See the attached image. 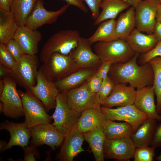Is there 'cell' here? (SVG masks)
<instances>
[{
	"instance_id": "obj_32",
	"label": "cell",
	"mask_w": 161,
	"mask_h": 161,
	"mask_svg": "<svg viewBox=\"0 0 161 161\" xmlns=\"http://www.w3.org/2000/svg\"><path fill=\"white\" fill-rule=\"evenodd\" d=\"M116 22L115 19H110L100 23L94 34L87 38L90 44L117 39L115 33Z\"/></svg>"
},
{
	"instance_id": "obj_1",
	"label": "cell",
	"mask_w": 161,
	"mask_h": 161,
	"mask_svg": "<svg viewBox=\"0 0 161 161\" xmlns=\"http://www.w3.org/2000/svg\"><path fill=\"white\" fill-rule=\"evenodd\" d=\"M140 54L124 63L112 64L108 76L114 84H129L137 89L152 85L154 76L153 69L148 63L139 65L137 59Z\"/></svg>"
},
{
	"instance_id": "obj_29",
	"label": "cell",
	"mask_w": 161,
	"mask_h": 161,
	"mask_svg": "<svg viewBox=\"0 0 161 161\" xmlns=\"http://www.w3.org/2000/svg\"><path fill=\"white\" fill-rule=\"evenodd\" d=\"M18 27L10 11L0 9V43L4 44L13 38Z\"/></svg>"
},
{
	"instance_id": "obj_34",
	"label": "cell",
	"mask_w": 161,
	"mask_h": 161,
	"mask_svg": "<svg viewBox=\"0 0 161 161\" xmlns=\"http://www.w3.org/2000/svg\"><path fill=\"white\" fill-rule=\"evenodd\" d=\"M155 149L150 146L136 148L133 158L134 161H153Z\"/></svg>"
},
{
	"instance_id": "obj_39",
	"label": "cell",
	"mask_w": 161,
	"mask_h": 161,
	"mask_svg": "<svg viewBox=\"0 0 161 161\" xmlns=\"http://www.w3.org/2000/svg\"><path fill=\"white\" fill-rule=\"evenodd\" d=\"M37 147L31 144L22 148L24 154V161H36L40 157L39 150Z\"/></svg>"
},
{
	"instance_id": "obj_46",
	"label": "cell",
	"mask_w": 161,
	"mask_h": 161,
	"mask_svg": "<svg viewBox=\"0 0 161 161\" xmlns=\"http://www.w3.org/2000/svg\"><path fill=\"white\" fill-rule=\"evenodd\" d=\"M13 0H0V9L10 11Z\"/></svg>"
},
{
	"instance_id": "obj_5",
	"label": "cell",
	"mask_w": 161,
	"mask_h": 161,
	"mask_svg": "<svg viewBox=\"0 0 161 161\" xmlns=\"http://www.w3.org/2000/svg\"><path fill=\"white\" fill-rule=\"evenodd\" d=\"M21 99L24 116V123L29 129L39 125L50 123L52 119L47 112L44 105L30 91L18 90Z\"/></svg>"
},
{
	"instance_id": "obj_27",
	"label": "cell",
	"mask_w": 161,
	"mask_h": 161,
	"mask_svg": "<svg viewBox=\"0 0 161 161\" xmlns=\"http://www.w3.org/2000/svg\"><path fill=\"white\" fill-rule=\"evenodd\" d=\"M130 5L124 0H106L102 1L100 6L102 11L94 23V25L99 24L108 19H115L117 15Z\"/></svg>"
},
{
	"instance_id": "obj_45",
	"label": "cell",
	"mask_w": 161,
	"mask_h": 161,
	"mask_svg": "<svg viewBox=\"0 0 161 161\" xmlns=\"http://www.w3.org/2000/svg\"><path fill=\"white\" fill-rule=\"evenodd\" d=\"M152 34L158 41H161V20H156Z\"/></svg>"
},
{
	"instance_id": "obj_3",
	"label": "cell",
	"mask_w": 161,
	"mask_h": 161,
	"mask_svg": "<svg viewBox=\"0 0 161 161\" xmlns=\"http://www.w3.org/2000/svg\"><path fill=\"white\" fill-rule=\"evenodd\" d=\"M79 69L70 55L54 52L43 63L38 70L48 80L55 82Z\"/></svg>"
},
{
	"instance_id": "obj_43",
	"label": "cell",
	"mask_w": 161,
	"mask_h": 161,
	"mask_svg": "<svg viewBox=\"0 0 161 161\" xmlns=\"http://www.w3.org/2000/svg\"><path fill=\"white\" fill-rule=\"evenodd\" d=\"M151 145L155 148L161 147V123L157 126Z\"/></svg>"
},
{
	"instance_id": "obj_9",
	"label": "cell",
	"mask_w": 161,
	"mask_h": 161,
	"mask_svg": "<svg viewBox=\"0 0 161 161\" xmlns=\"http://www.w3.org/2000/svg\"><path fill=\"white\" fill-rule=\"evenodd\" d=\"M61 93L69 107L78 112L82 113L97 106H101L97 93L90 91L87 81L78 87Z\"/></svg>"
},
{
	"instance_id": "obj_36",
	"label": "cell",
	"mask_w": 161,
	"mask_h": 161,
	"mask_svg": "<svg viewBox=\"0 0 161 161\" xmlns=\"http://www.w3.org/2000/svg\"><path fill=\"white\" fill-rule=\"evenodd\" d=\"M16 63L5 45L0 43V64L11 70Z\"/></svg>"
},
{
	"instance_id": "obj_33",
	"label": "cell",
	"mask_w": 161,
	"mask_h": 161,
	"mask_svg": "<svg viewBox=\"0 0 161 161\" xmlns=\"http://www.w3.org/2000/svg\"><path fill=\"white\" fill-rule=\"evenodd\" d=\"M148 62L151 66L154 73L153 86L156 96V109L157 113L161 114V56L154 57Z\"/></svg>"
},
{
	"instance_id": "obj_11",
	"label": "cell",
	"mask_w": 161,
	"mask_h": 161,
	"mask_svg": "<svg viewBox=\"0 0 161 161\" xmlns=\"http://www.w3.org/2000/svg\"><path fill=\"white\" fill-rule=\"evenodd\" d=\"M160 0H143L135 8L136 28L147 34L153 33Z\"/></svg>"
},
{
	"instance_id": "obj_50",
	"label": "cell",
	"mask_w": 161,
	"mask_h": 161,
	"mask_svg": "<svg viewBox=\"0 0 161 161\" xmlns=\"http://www.w3.org/2000/svg\"><path fill=\"white\" fill-rule=\"evenodd\" d=\"M5 86V80L4 79H1L0 80V95L3 92Z\"/></svg>"
},
{
	"instance_id": "obj_41",
	"label": "cell",
	"mask_w": 161,
	"mask_h": 161,
	"mask_svg": "<svg viewBox=\"0 0 161 161\" xmlns=\"http://www.w3.org/2000/svg\"><path fill=\"white\" fill-rule=\"evenodd\" d=\"M103 80L95 74L87 80L88 87L92 92L96 94L98 93Z\"/></svg>"
},
{
	"instance_id": "obj_40",
	"label": "cell",
	"mask_w": 161,
	"mask_h": 161,
	"mask_svg": "<svg viewBox=\"0 0 161 161\" xmlns=\"http://www.w3.org/2000/svg\"><path fill=\"white\" fill-rule=\"evenodd\" d=\"M86 3L90 10L92 18L95 20L98 17L99 8L102 1L101 0H82Z\"/></svg>"
},
{
	"instance_id": "obj_10",
	"label": "cell",
	"mask_w": 161,
	"mask_h": 161,
	"mask_svg": "<svg viewBox=\"0 0 161 161\" xmlns=\"http://www.w3.org/2000/svg\"><path fill=\"white\" fill-rule=\"evenodd\" d=\"M101 111L106 120L123 121L132 126L133 133L148 118L147 115L136 108L134 104L113 109L101 106Z\"/></svg>"
},
{
	"instance_id": "obj_42",
	"label": "cell",
	"mask_w": 161,
	"mask_h": 161,
	"mask_svg": "<svg viewBox=\"0 0 161 161\" xmlns=\"http://www.w3.org/2000/svg\"><path fill=\"white\" fill-rule=\"evenodd\" d=\"M112 64V63L109 62H102L95 74V75L103 80L106 78L108 76Z\"/></svg>"
},
{
	"instance_id": "obj_17",
	"label": "cell",
	"mask_w": 161,
	"mask_h": 161,
	"mask_svg": "<svg viewBox=\"0 0 161 161\" xmlns=\"http://www.w3.org/2000/svg\"><path fill=\"white\" fill-rule=\"evenodd\" d=\"M84 140L83 133L75 127L64 138L55 159L59 161H73L79 154L85 151L82 147Z\"/></svg>"
},
{
	"instance_id": "obj_4",
	"label": "cell",
	"mask_w": 161,
	"mask_h": 161,
	"mask_svg": "<svg viewBox=\"0 0 161 161\" xmlns=\"http://www.w3.org/2000/svg\"><path fill=\"white\" fill-rule=\"evenodd\" d=\"M94 49L102 62H109L112 64L126 62L136 53L125 40L119 39L97 42Z\"/></svg>"
},
{
	"instance_id": "obj_25",
	"label": "cell",
	"mask_w": 161,
	"mask_h": 161,
	"mask_svg": "<svg viewBox=\"0 0 161 161\" xmlns=\"http://www.w3.org/2000/svg\"><path fill=\"white\" fill-rule=\"evenodd\" d=\"M156 120L148 118L132 134L131 137L136 148L151 145L157 126Z\"/></svg>"
},
{
	"instance_id": "obj_54",
	"label": "cell",
	"mask_w": 161,
	"mask_h": 161,
	"mask_svg": "<svg viewBox=\"0 0 161 161\" xmlns=\"http://www.w3.org/2000/svg\"><path fill=\"white\" fill-rule=\"evenodd\" d=\"M160 3H161V0H160Z\"/></svg>"
},
{
	"instance_id": "obj_8",
	"label": "cell",
	"mask_w": 161,
	"mask_h": 161,
	"mask_svg": "<svg viewBox=\"0 0 161 161\" xmlns=\"http://www.w3.org/2000/svg\"><path fill=\"white\" fill-rule=\"evenodd\" d=\"M5 86L0 95V111L7 117L18 119L24 116L21 97L16 82L10 76L4 78Z\"/></svg>"
},
{
	"instance_id": "obj_13",
	"label": "cell",
	"mask_w": 161,
	"mask_h": 161,
	"mask_svg": "<svg viewBox=\"0 0 161 161\" xmlns=\"http://www.w3.org/2000/svg\"><path fill=\"white\" fill-rule=\"evenodd\" d=\"M30 129L31 144L37 147L46 145L54 151L61 145L64 139L52 124H41Z\"/></svg>"
},
{
	"instance_id": "obj_7",
	"label": "cell",
	"mask_w": 161,
	"mask_h": 161,
	"mask_svg": "<svg viewBox=\"0 0 161 161\" xmlns=\"http://www.w3.org/2000/svg\"><path fill=\"white\" fill-rule=\"evenodd\" d=\"M55 111L51 116L52 124L65 138L76 127L82 113L70 108L63 94L60 93L56 98Z\"/></svg>"
},
{
	"instance_id": "obj_48",
	"label": "cell",
	"mask_w": 161,
	"mask_h": 161,
	"mask_svg": "<svg viewBox=\"0 0 161 161\" xmlns=\"http://www.w3.org/2000/svg\"><path fill=\"white\" fill-rule=\"evenodd\" d=\"M130 6L135 8L137 5L143 0H124Z\"/></svg>"
},
{
	"instance_id": "obj_14",
	"label": "cell",
	"mask_w": 161,
	"mask_h": 161,
	"mask_svg": "<svg viewBox=\"0 0 161 161\" xmlns=\"http://www.w3.org/2000/svg\"><path fill=\"white\" fill-rule=\"evenodd\" d=\"M69 6L66 4L57 10L50 11L45 8L43 0H38L25 25L36 30L45 24L54 23L59 16L66 12Z\"/></svg>"
},
{
	"instance_id": "obj_38",
	"label": "cell",
	"mask_w": 161,
	"mask_h": 161,
	"mask_svg": "<svg viewBox=\"0 0 161 161\" xmlns=\"http://www.w3.org/2000/svg\"><path fill=\"white\" fill-rule=\"evenodd\" d=\"M158 56H161V41H158L154 48L148 52L140 54L137 59V63L139 65H143L152 58Z\"/></svg>"
},
{
	"instance_id": "obj_18",
	"label": "cell",
	"mask_w": 161,
	"mask_h": 161,
	"mask_svg": "<svg viewBox=\"0 0 161 161\" xmlns=\"http://www.w3.org/2000/svg\"><path fill=\"white\" fill-rule=\"evenodd\" d=\"M0 129L8 131L10 135L9 142L0 151L1 153L14 146H19L23 148L28 145L31 137L30 129L24 122L17 123L7 120L0 123Z\"/></svg>"
},
{
	"instance_id": "obj_51",
	"label": "cell",
	"mask_w": 161,
	"mask_h": 161,
	"mask_svg": "<svg viewBox=\"0 0 161 161\" xmlns=\"http://www.w3.org/2000/svg\"><path fill=\"white\" fill-rule=\"evenodd\" d=\"M7 143L5 140H1L0 141V150L1 151L5 146Z\"/></svg>"
},
{
	"instance_id": "obj_44",
	"label": "cell",
	"mask_w": 161,
	"mask_h": 161,
	"mask_svg": "<svg viewBox=\"0 0 161 161\" xmlns=\"http://www.w3.org/2000/svg\"><path fill=\"white\" fill-rule=\"evenodd\" d=\"M66 2L67 4L76 7L85 13L88 12V9L83 4L82 0H64Z\"/></svg>"
},
{
	"instance_id": "obj_26",
	"label": "cell",
	"mask_w": 161,
	"mask_h": 161,
	"mask_svg": "<svg viewBox=\"0 0 161 161\" xmlns=\"http://www.w3.org/2000/svg\"><path fill=\"white\" fill-rule=\"evenodd\" d=\"M85 140L88 143L96 161H104L103 146L106 137L103 126H97L83 133Z\"/></svg>"
},
{
	"instance_id": "obj_24",
	"label": "cell",
	"mask_w": 161,
	"mask_h": 161,
	"mask_svg": "<svg viewBox=\"0 0 161 161\" xmlns=\"http://www.w3.org/2000/svg\"><path fill=\"white\" fill-rule=\"evenodd\" d=\"M100 106H97L82 113L76 126L80 131L84 133L97 126H104L106 119L101 111Z\"/></svg>"
},
{
	"instance_id": "obj_37",
	"label": "cell",
	"mask_w": 161,
	"mask_h": 161,
	"mask_svg": "<svg viewBox=\"0 0 161 161\" xmlns=\"http://www.w3.org/2000/svg\"><path fill=\"white\" fill-rule=\"evenodd\" d=\"M4 45L17 62L20 60L24 54L20 46L14 38L10 40Z\"/></svg>"
},
{
	"instance_id": "obj_20",
	"label": "cell",
	"mask_w": 161,
	"mask_h": 161,
	"mask_svg": "<svg viewBox=\"0 0 161 161\" xmlns=\"http://www.w3.org/2000/svg\"><path fill=\"white\" fill-rule=\"evenodd\" d=\"M154 92L152 85L136 89L134 105L138 109L145 113L148 118L161 120V115L157 111Z\"/></svg>"
},
{
	"instance_id": "obj_23",
	"label": "cell",
	"mask_w": 161,
	"mask_h": 161,
	"mask_svg": "<svg viewBox=\"0 0 161 161\" xmlns=\"http://www.w3.org/2000/svg\"><path fill=\"white\" fill-rule=\"evenodd\" d=\"M131 49L140 54L147 53L153 49L158 42L152 34H145L134 29L125 39Z\"/></svg>"
},
{
	"instance_id": "obj_21",
	"label": "cell",
	"mask_w": 161,
	"mask_h": 161,
	"mask_svg": "<svg viewBox=\"0 0 161 161\" xmlns=\"http://www.w3.org/2000/svg\"><path fill=\"white\" fill-rule=\"evenodd\" d=\"M14 38L18 43L24 54L35 55L38 52V44L42 36L39 31L24 25L18 27Z\"/></svg>"
},
{
	"instance_id": "obj_31",
	"label": "cell",
	"mask_w": 161,
	"mask_h": 161,
	"mask_svg": "<svg viewBox=\"0 0 161 161\" xmlns=\"http://www.w3.org/2000/svg\"><path fill=\"white\" fill-rule=\"evenodd\" d=\"M38 0H13L10 11L18 27L25 25Z\"/></svg>"
},
{
	"instance_id": "obj_28",
	"label": "cell",
	"mask_w": 161,
	"mask_h": 161,
	"mask_svg": "<svg viewBox=\"0 0 161 161\" xmlns=\"http://www.w3.org/2000/svg\"><path fill=\"white\" fill-rule=\"evenodd\" d=\"M135 27V10L131 6L121 14L116 21L115 33L116 38L125 40Z\"/></svg>"
},
{
	"instance_id": "obj_22",
	"label": "cell",
	"mask_w": 161,
	"mask_h": 161,
	"mask_svg": "<svg viewBox=\"0 0 161 161\" xmlns=\"http://www.w3.org/2000/svg\"><path fill=\"white\" fill-rule=\"evenodd\" d=\"M97 70L90 68H79L54 83L60 93L66 92L82 85L95 74Z\"/></svg>"
},
{
	"instance_id": "obj_16",
	"label": "cell",
	"mask_w": 161,
	"mask_h": 161,
	"mask_svg": "<svg viewBox=\"0 0 161 161\" xmlns=\"http://www.w3.org/2000/svg\"><path fill=\"white\" fill-rule=\"evenodd\" d=\"M87 38H80L77 45L69 54L79 68L98 69L102 62L99 56L92 50Z\"/></svg>"
},
{
	"instance_id": "obj_6",
	"label": "cell",
	"mask_w": 161,
	"mask_h": 161,
	"mask_svg": "<svg viewBox=\"0 0 161 161\" xmlns=\"http://www.w3.org/2000/svg\"><path fill=\"white\" fill-rule=\"evenodd\" d=\"M39 63L36 55L24 54L10 70V76L20 86L30 91L36 84Z\"/></svg>"
},
{
	"instance_id": "obj_49",
	"label": "cell",
	"mask_w": 161,
	"mask_h": 161,
	"mask_svg": "<svg viewBox=\"0 0 161 161\" xmlns=\"http://www.w3.org/2000/svg\"><path fill=\"white\" fill-rule=\"evenodd\" d=\"M161 20V3L159 5L156 15V20Z\"/></svg>"
},
{
	"instance_id": "obj_2",
	"label": "cell",
	"mask_w": 161,
	"mask_h": 161,
	"mask_svg": "<svg viewBox=\"0 0 161 161\" xmlns=\"http://www.w3.org/2000/svg\"><path fill=\"white\" fill-rule=\"evenodd\" d=\"M76 30H61L53 35L44 44L40 58L43 63L54 52L69 55L77 47L80 37Z\"/></svg>"
},
{
	"instance_id": "obj_15",
	"label": "cell",
	"mask_w": 161,
	"mask_h": 161,
	"mask_svg": "<svg viewBox=\"0 0 161 161\" xmlns=\"http://www.w3.org/2000/svg\"><path fill=\"white\" fill-rule=\"evenodd\" d=\"M29 91L42 102L47 112L55 108L60 92L54 82L48 80L39 70L36 84Z\"/></svg>"
},
{
	"instance_id": "obj_30",
	"label": "cell",
	"mask_w": 161,
	"mask_h": 161,
	"mask_svg": "<svg viewBox=\"0 0 161 161\" xmlns=\"http://www.w3.org/2000/svg\"><path fill=\"white\" fill-rule=\"evenodd\" d=\"M103 132L106 139H114L131 137L133 129L132 126L127 122H116L106 120L103 126Z\"/></svg>"
},
{
	"instance_id": "obj_19",
	"label": "cell",
	"mask_w": 161,
	"mask_h": 161,
	"mask_svg": "<svg viewBox=\"0 0 161 161\" xmlns=\"http://www.w3.org/2000/svg\"><path fill=\"white\" fill-rule=\"evenodd\" d=\"M136 94L135 88L122 83L114 85L111 93L101 106L110 108L133 104Z\"/></svg>"
},
{
	"instance_id": "obj_12",
	"label": "cell",
	"mask_w": 161,
	"mask_h": 161,
	"mask_svg": "<svg viewBox=\"0 0 161 161\" xmlns=\"http://www.w3.org/2000/svg\"><path fill=\"white\" fill-rule=\"evenodd\" d=\"M136 147L131 137L109 139L106 138L103 146L104 159L129 161L133 158Z\"/></svg>"
},
{
	"instance_id": "obj_47",
	"label": "cell",
	"mask_w": 161,
	"mask_h": 161,
	"mask_svg": "<svg viewBox=\"0 0 161 161\" xmlns=\"http://www.w3.org/2000/svg\"><path fill=\"white\" fill-rule=\"evenodd\" d=\"M10 70L0 64V79H3L7 77L10 76Z\"/></svg>"
},
{
	"instance_id": "obj_53",
	"label": "cell",
	"mask_w": 161,
	"mask_h": 161,
	"mask_svg": "<svg viewBox=\"0 0 161 161\" xmlns=\"http://www.w3.org/2000/svg\"><path fill=\"white\" fill-rule=\"evenodd\" d=\"M105 0H101V1H105Z\"/></svg>"
},
{
	"instance_id": "obj_52",
	"label": "cell",
	"mask_w": 161,
	"mask_h": 161,
	"mask_svg": "<svg viewBox=\"0 0 161 161\" xmlns=\"http://www.w3.org/2000/svg\"><path fill=\"white\" fill-rule=\"evenodd\" d=\"M156 159L158 161H161V154L157 157Z\"/></svg>"
},
{
	"instance_id": "obj_35",
	"label": "cell",
	"mask_w": 161,
	"mask_h": 161,
	"mask_svg": "<svg viewBox=\"0 0 161 161\" xmlns=\"http://www.w3.org/2000/svg\"><path fill=\"white\" fill-rule=\"evenodd\" d=\"M114 85L108 76L103 80L97 93L99 102L101 106L111 93Z\"/></svg>"
}]
</instances>
